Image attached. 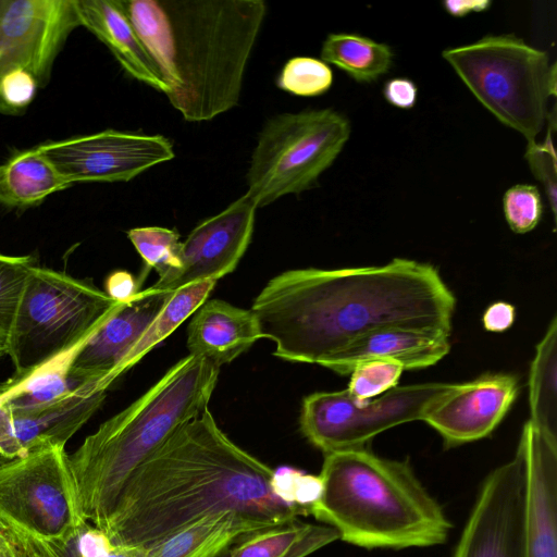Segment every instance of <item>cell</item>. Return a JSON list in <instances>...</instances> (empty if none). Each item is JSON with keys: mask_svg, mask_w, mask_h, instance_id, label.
I'll use <instances>...</instances> for the list:
<instances>
[{"mask_svg": "<svg viewBox=\"0 0 557 557\" xmlns=\"http://www.w3.org/2000/svg\"><path fill=\"white\" fill-rule=\"evenodd\" d=\"M456 298L436 268L395 258L383 265L297 269L268 282L252 302L274 356L323 363L382 327L450 333Z\"/></svg>", "mask_w": 557, "mask_h": 557, "instance_id": "cell-1", "label": "cell"}, {"mask_svg": "<svg viewBox=\"0 0 557 557\" xmlns=\"http://www.w3.org/2000/svg\"><path fill=\"white\" fill-rule=\"evenodd\" d=\"M272 476L206 408L134 470L101 531L115 545L146 548L210 515L235 512L269 527L309 515L274 494Z\"/></svg>", "mask_w": 557, "mask_h": 557, "instance_id": "cell-2", "label": "cell"}, {"mask_svg": "<svg viewBox=\"0 0 557 557\" xmlns=\"http://www.w3.org/2000/svg\"><path fill=\"white\" fill-rule=\"evenodd\" d=\"M188 122L237 106L263 0H117Z\"/></svg>", "mask_w": 557, "mask_h": 557, "instance_id": "cell-3", "label": "cell"}, {"mask_svg": "<svg viewBox=\"0 0 557 557\" xmlns=\"http://www.w3.org/2000/svg\"><path fill=\"white\" fill-rule=\"evenodd\" d=\"M324 455L321 495L309 513L335 529L341 540L367 549L446 542L450 521L408 461L366 447Z\"/></svg>", "mask_w": 557, "mask_h": 557, "instance_id": "cell-4", "label": "cell"}, {"mask_svg": "<svg viewBox=\"0 0 557 557\" xmlns=\"http://www.w3.org/2000/svg\"><path fill=\"white\" fill-rule=\"evenodd\" d=\"M220 367L188 355L69 455L84 519L101 530L134 470L206 408Z\"/></svg>", "mask_w": 557, "mask_h": 557, "instance_id": "cell-5", "label": "cell"}, {"mask_svg": "<svg viewBox=\"0 0 557 557\" xmlns=\"http://www.w3.org/2000/svg\"><path fill=\"white\" fill-rule=\"evenodd\" d=\"M91 281L34 264L4 345L23 376L84 343L123 304Z\"/></svg>", "mask_w": 557, "mask_h": 557, "instance_id": "cell-6", "label": "cell"}, {"mask_svg": "<svg viewBox=\"0 0 557 557\" xmlns=\"http://www.w3.org/2000/svg\"><path fill=\"white\" fill-rule=\"evenodd\" d=\"M443 58L474 97L503 124L535 143L556 96V63L512 34L487 35L449 48Z\"/></svg>", "mask_w": 557, "mask_h": 557, "instance_id": "cell-7", "label": "cell"}, {"mask_svg": "<svg viewBox=\"0 0 557 557\" xmlns=\"http://www.w3.org/2000/svg\"><path fill=\"white\" fill-rule=\"evenodd\" d=\"M350 135L349 121L332 109L277 114L259 134L247 172L257 208L313 187Z\"/></svg>", "mask_w": 557, "mask_h": 557, "instance_id": "cell-8", "label": "cell"}, {"mask_svg": "<svg viewBox=\"0 0 557 557\" xmlns=\"http://www.w3.org/2000/svg\"><path fill=\"white\" fill-rule=\"evenodd\" d=\"M0 519L58 547L78 537L88 522L64 447L40 448L0 466Z\"/></svg>", "mask_w": 557, "mask_h": 557, "instance_id": "cell-9", "label": "cell"}, {"mask_svg": "<svg viewBox=\"0 0 557 557\" xmlns=\"http://www.w3.org/2000/svg\"><path fill=\"white\" fill-rule=\"evenodd\" d=\"M459 384L421 383L395 386L364 401L346 389L317 392L302 400L300 429L324 454L364 447L377 434L424 418Z\"/></svg>", "mask_w": 557, "mask_h": 557, "instance_id": "cell-10", "label": "cell"}, {"mask_svg": "<svg viewBox=\"0 0 557 557\" xmlns=\"http://www.w3.org/2000/svg\"><path fill=\"white\" fill-rule=\"evenodd\" d=\"M38 147L72 185L128 182L174 158L172 143L162 135L116 129L47 141Z\"/></svg>", "mask_w": 557, "mask_h": 557, "instance_id": "cell-11", "label": "cell"}, {"mask_svg": "<svg viewBox=\"0 0 557 557\" xmlns=\"http://www.w3.org/2000/svg\"><path fill=\"white\" fill-rule=\"evenodd\" d=\"M78 26L75 0H8L0 20V76L24 70L44 88L58 54Z\"/></svg>", "mask_w": 557, "mask_h": 557, "instance_id": "cell-12", "label": "cell"}, {"mask_svg": "<svg viewBox=\"0 0 557 557\" xmlns=\"http://www.w3.org/2000/svg\"><path fill=\"white\" fill-rule=\"evenodd\" d=\"M453 557H525L520 454L484 480Z\"/></svg>", "mask_w": 557, "mask_h": 557, "instance_id": "cell-13", "label": "cell"}, {"mask_svg": "<svg viewBox=\"0 0 557 557\" xmlns=\"http://www.w3.org/2000/svg\"><path fill=\"white\" fill-rule=\"evenodd\" d=\"M257 209L246 193L220 213L200 222L182 242L181 270L154 289L174 292L232 273L250 244Z\"/></svg>", "mask_w": 557, "mask_h": 557, "instance_id": "cell-14", "label": "cell"}, {"mask_svg": "<svg viewBox=\"0 0 557 557\" xmlns=\"http://www.w3.org/2000/svg\"><path fill=\"white\" fill-rule=\"evenodd\" d=\"M173 292L149 287L137 292L76 350L70 379L107 386L121 375V367L136 343L157 318Z\"/></svg>", "mask_w": 557, "mask_h": 557, "instance_id": "cell-15", "label": "cell"}, {"mask_svg": "<svg viewBox=\"0 0 557 557\" xmlns=\"http://www.w3.org/2000/svg\"><path fill=\"white\" fill-rule=\"evenodd\" d=\"M519 392L509 373L484 374L459 384L425 418L448 447L490 435L503 420Z\"/></svg>", "mask_w": 557, "mask_h": 557, "instance_id": "cell-16", "label": "cell"}, {"mask_svg": "<svg viewBox=\"0 0 557 557\" xmlns=\"http://www.w3.org/2000/svg\"><path fill=\"white\" fill-rule=\"evenodd\" d=\"M517 451L524 466L525 557H557V437L528 421Z\"/></svg>", "mask_w": 557, "mask_h": 557, "instance_id": "cell-17", "label": "cell"}, {"mask_svg": "<svg viewBox=\"0 0 557 557\" xmlns=\"http://www.w3.org/2000/svg\"><path fill=\"white\" fill-rule=\"evenodd\" d=\"M449 335L434 330L382 327L356 338L322 367L338 374H350L357 364L369 360L395 362L405 370L425 368L448 354Z\"/></svg>", "mask_w": 557, "mask_h": 557, "instance_id": "cell-18", "label": "cell"}, {"mask_svg": "<svg viewBox=\"0 0 557 557\" xmlns=\"http://www.w3.org/2000/svg\"><path fill=\"white\" fill-rule=\"evenodd\" d=\"M108 387L102 382H87L52 405L33 411H10L11 433L20 456L45 447H64L100 408Z\"/></svg>", "mask_w": 557, "mask_h": 557, "instance_id": "cell-19", "label": "cell"}, {"mask_svg": "<svg viewBox=\"0 0 557 557\" xmlns=\"http://www.w3.org/2000/svg\"><path fill=\"white\" fill-rule=\"evenodd\" d=\"M259 321L251 309L224 300H206L187 327L189 355L221 367L230 363L261 338Z\"/></svg>", "mask_w": 557, "mask_h": 557, "instance_id": "cell-20", "label": "cell"}, {"mask_svg": "<svg viewBox=\"0 0 557 557\" xmlns=\"http://www.w3.org/2000/svg\"><path fill=\"white\" fill-rule=\"evenodd\" d=\"M81 26L102 41L135 79L168 95L169 87L117 0H75Z\"/></svg>", "mask_w": 557, "mask_h": 557, "instance_id": "cell-21", "label": "cell"}, {"mask_svg": "<svg viewBox=\"0 0 557 557\" xmlns=\"http://www.w3.org/2000/svg\"><path fill=\"white\" fill-rule=\"evenodd\" d=\"M270 528L235 512L210 515L139 548V557H223L245 537Z\"/></svg>", "mask_w": 557, "mask_h": 557, "instance_id": "cell-22", "label": "cell"}, {"mask_svg": "<svg viewBox=\"0 0 557 557\" xmlns=\"http://www.w3.org/2000/svg\"><path fill=\"white\" fill-rule=\"evenodd\" d=\"M72 184L40 150L18 151L0 164V203L8 208H29Z\"/></svg>", "mask_w": 557, "mask_h": 557, "instance_id": "cell-23", "label": "cell"}, {"mask_svg": "<svg viewBox=\"0 0 557 557\" xmlns=\"http://www.w3.org/2000/svg\"><path fill=\"white\" fill-rule=\"evenodd\" d=\"M82 344L23 376H12L4 382L0 386V403L12 412H22L44 408L66 397L84 384L73 381L69 374L73 357Z\"/></svg>", "mask_w": 557, "mask_h": 557, "instance_id": "cell-24", "label": "cell"}, {"mask_svg": "<svg viewBox=\"0 0 557 557\" xmlns=\"http://www.w3.org/2000/svg\"><path fill=\"white\" fill-rule=\"evenodd\" d=\"M337 539L330 525L295 520L245 537L223 557H307Z\"/></svg>", "mask_w": 557, "mask_h": 557, "instance_id": "cell-25", "label": "cell"}, {"mask_svg": "<svg viewBox=\"0 0 557 557\" xmlns=\"http://www.w3.org/2000/svg\"><path fill=\"white\" fill-rule=\"evenodd\" d=\"M557 319L536 346L529 375V422L557 437Z\"/></svg>", "mask_w": 557, "mask_h": 557, "instance_id": "cell-26", "label": "cell"}, {"mask_svg": "<svg viewBox=\"0 0 557 557\" xmlns=\"http://www.w3.org/2000/svg\"><path fill=\"white\" fill-rule=\"evenodd\" d=\"M321 58L355 81L370 83L388 72L393 52L385 44L356 34L339 33L326 37Z\"/></svg>", "mask_w": 557, "mask_h": 557, "instance_id": "cell-27", "label": "cell"}, {"mask_svg": "<svg viewBox=\"0 0 557 557\" xmlns=\"http://www.w3.org/2000/svg\"><path fill=\"white\" fill-rule=\"evenodd\" d=\"M216 284L215 280H203L183 286L172 293L171 298L152 321L124 360L120 373H124L173 333L187 318L207 300Z\"/></svg>", "mask_w": 557, "mask_h": 557, "instance_id": "cell-28", "label": "cell"}, {"mask_svg": "<svg viewBox=\"0 0 557 557\" xmlns=\"http://www.w3.org/2000/svg\"><path fill=\"white\" fill-rule=\"evenodd\" d=\"M127 237L140 255L146 270L154 269L159 274V280L151 287L159 288L181 270L182 242L175 230L135 227L127 232Z\"/></svg>", "mask_w": 557, "mask_h": 557, "instance_id": "cell-29", "label": "cell"}, {"mask_svg": "<svg viewBox=\"0 0 557 557\" xmlns=\"http://www.w3.org/2000/svg\"><path fill=\"white\" fill-rule=\"evenodd\" d=\"M34 259L0 253V346L4 348Z\"/></svg>", "mask_w": 557, "mask_h": 557, "instance_id": "cell-30", "label": "cell"}, {"mask_svg": "<svg viewBox=\"0 0 557 557\" xmlns=\"http://www.w3.org/2000/svg\"><path fill=\"white\" fill-rule=\"evenodd\" d=\"M333 83L330 66L315 58L295 57L283 66L278 77V88L296 96L314 97L327 91Z\"/></svg>", "mask_w": 557, "mask_h": 557, "instance_id": "cell-31", "label": "cell"}, {"mask_svg": "<svg viewBox=\"0 0 557 557\" xmlns=\"http://www.w3.org/2000/svg\"><path fill=\"white\" fill-rule=\"evenodd\" d=\"M405 369L395 362L369 360L357 364L350 372L346 391L358 401L375 398L397 386Z\"/></svg>", "mask_w": 557, "mask_h": 557, "instance_id": "cell-32", "label": "cell"}, {"mask_svg": "<svg viewBox=\"0 0 557 557\" xmlns=\"http://www.w3.org/2000/svg\"><path fill=\"white\" fill-rule=\"evenodd\" d=\"M504 214L509 227L518 234L532 231L542 218L543 206L536 186L517 184L504 195Z\"/></svg>", "mask_w": 557, "mask_h": 557, "instance_id": "cell-33", "label": "cell"}, {"mask_svg": "<svg viewBox=\"0 0 557 557\" xmlns=\"http://www.w3.org/2000/svg\"><path fill=\"white\" fill-rule=\"evenodd\" d=\"M271 485L278 498L290 505L306 508L308 511L322 491L319 475L305 474L292 468L273 470Z\"/></svg>", "mask_w": 557, "mask_h": 557, "instance_id": "cell-34", "label": "cell"}, {"mask_svg": "<svg viewBox=\"0 0 557 557\" xmlns=\"http://www.w3.org/2000/svg\"><path fill=\"white\" fill-rule=\"evenodd\" d=\"M40 88L27 71L14 70L0 76V113L20 114L35 99Z\"/></svg>", "mask_w": 557, "mask_h": 557, "instance_id": "cell-35", "label": "cell"}, {"mask_svg": "<svg viewBox=\"0 0 557 557\" xmlns=\"http://www.w3.org/2000/svg\"><path fill=\"white\" fill-rule=\"evenodd\" d=\"M552 125L543 144H528L525 158L533 175L543 184L553 214L556 216L557 162L552 137V132L556 128L555 122Z\"/></svg>", "mask_w": 557, "mask_h": 557, "instance_id": "cell-36", "label": "cell"}, {"mask_svg": "<svg viewBox=\"0 0 557 557\" xmlns=\"http://www.w3.org/2000/svg\"><path fill=\"white\" fill-rule=\"evenodd\" d=\"M63 549L36 540L0 519V557H44Z\"/></svg>", "mask_w": 557, "mask_h": 557, "instance_id": "cell-37", "label": "cell"}, {"mask_svg": "<svg viewBox=\"0 0 557 557\" xmlns=\"http://www.w3.org/2000/svg\"><path fill=\"white\" fill-rule=\"evenodd\" d=\"M138 547L113 544L96 527L87 523L76 540V557H139Z\"/></svg>", "mask_w": 557, "mask_h": 557, "instance_id": "cell-38", "label": "cell"}, {"mask_svg": "<svg viewBox=\"0 0 557 557\" xmlns=\"http://www.w3.org/2000/svg\"><path fill=\"white\" fill-rule=\"evenodd\" d=\"M417 86L414 83L405 77H396L388 81L384 87V96L386 100L401 109L413 107L417 100Z\"/></svg>", "mask_w": 557, "mask_h": 557, "instance_id": "cell-39", "label": "cell"}, {"mask_svg": "<svg viewBox=\"0 0 557 557\" xmlns=\"http://www.w3.org/2000/svg\"><path fill=\"white\" fill-rule=\"evenodd\" d=\"M136 278L126 271H115L106 280V293L116 301H126L138 290Z\"/></svg>", "mask_w": 557, "mask_h": 557, "instance_id": "cell-40", "label": "cell"}, {"mask_svg": "<svg viewBox=\"0 0 557 557\" xmlns=\"http://www.w3.org/2000/svg\"><path fill=\"white\" fill-rule=\"evenodd\" d=\"M515 317L516 311L510 304L497 301L485 310L483 325L487 331L503 332L512 325Z\"/></svg>", "mask_w": 557, "mask_h": 557, "instance_id": "cell-41", "label": "cell"}, {"mask_svg": "<svg viewBox=\"0 0 557 557\" xmlns=\"http://www.w3.org/2000/svg\"><path fill=\"white\" fill-rule=\"evenodd\" d=\"M491 5L490 0H448L443 2L445 10L457 17H462L470 12H481L487 10Z\"/></svg>", "mask_w": 557, "mask_h": 557, "instance_id": "cell-42", "label": "cell"}, {"mask_svg": "<svg viewBox=\"0 0 557 557\" xmlns=\"http://www.w3.org/2000/svg\"><path fill=\"white\" fill-rule=\"evenodd\" d=\"M44 557H75V541L65 549L62 552L51 555V556H44Z\"/></svg>", "mask_w": 557, "mask_h": 557, "instance_id": "cell-43", "label": "cell"}, {"mask_svg": "<svg viewBox=\"0 0 557 557\" xmlns=\"http://www.w3.org/2000/svg\"><path fill=\"white\" fill-rule=\"evenodd\" d=\"M7 3H8V0H0V20L2 17V14H3L4 10H5Z\"/></svg>", "mask_w": 557, "mask_h": 557, "instance_id": "cell-44", "label": "cell"}, {"mask_svg": "<svg viewBox=\"0 0 557 557\" xmlns=\"http://www.w3.org/2000/svg\"><path fill=\"white\" fill-rule=\"evenodd\" d=\"M12 459L8 458L7 456H4L1 450H0V466L7 463L8 461H10Z\"/></svg>", "mask_w": 557, "mask_h": 557, "instance_id": "cell-45", "label": "cell"}, {"mask_svg": "<svg viewBox=\"0 0 557 557\" xmlns=\"http://www.w3.org/2000/svg\"><path fill=\"white\" fill-rule=\"evenodd\" d=\"M5 355V350L2 346H0V358Z\"/></svg>", "mask_w": 557, "mask_h": 557, "instance_id": "cell-46", "label": "cell"}]
</instances>
